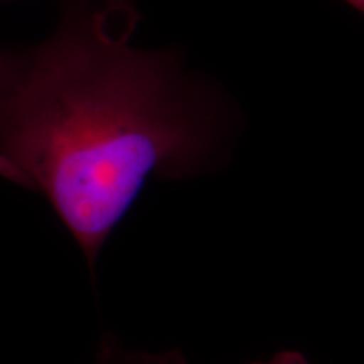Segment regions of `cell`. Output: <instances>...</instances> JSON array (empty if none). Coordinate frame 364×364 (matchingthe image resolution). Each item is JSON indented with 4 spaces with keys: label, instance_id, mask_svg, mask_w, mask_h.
<instances>
[{
    "label": "cell",
    "instance_id": "1",
    "mask_svg": "<svg viewBox=\"0 0 364 364\" xmlns=\"http://www.w3.org/2000/svg\"><path fill=\"white\" fill-rule=\"evenodd\" d=\"M135 24L75 0L0 81V157L48 198L90 270L149 179L206 174L230 147L213 95L172 54L132 49Z\"/></svg>",
    "mask_w": 364,
    "mask_h": 364
},
{
    "label": "cell",
    "instance_id": "2",
    "mask_svg": "<svg viewBox=\"0 0 364 364\" xmlns=\"http://www.w3.org/2000/svg\"><path fill=\"white\" fill-rule=\"evenodd\" d=\"M91 364H189L177 349L164 353L134 351L125 348L115 336H105Z\"/></svg>",
    "mask_w": 364,
    "mask_h": 364
},
{
    "label": "cell",
    "instance_id": "3",
    "mask_svg": "<svg viewBox=\"0 0 364 364\" xmlns=\"http://www.w3.org/2000/svg\"><path fill=\"white\" fill-rule=\"evenodd\" d=\"M14 56H16V54L0 53V81L6 78L9 70H11ZM0 177L9 179L11 182H14V184L24 186L26 188V182H24V179H22V176L19 174V172H17L16 167H14L12 164H9L6 159H2V157H0Z\"/></svg>",
    "mask_w": 364,
    "mask_h": 364
},
{
    "label": "cell",
    "instance_id": "4",
    "mask_svg": "<svg viewBox=\"0 0 364 364\" xmlns=\"http://www.w3.org/2000/svg\"><path fill=\"white\" fill-rule=\"evenodd\" d=\"M248 364H312L309 359L297 351H280L273 354L268 359H258V361Z\"/></svg>",
    "mask_w": 364,
    "mask_h": 364
},
{
    "label": "cell",
    "instance_id": "5",
    "mask_svg": "<svg viewBox=\"0 0 364 364\" xmlns=\"http://www.w3.org/2000/svg\"><path fill=\"white\" fill-rule=\"evenodd\" d=\"M103 4L107 7H110L112 11L122 14V16L136 17V12L134 6H132L130 0H103Z\"/></svg>",
    "mask_w": 364,
    "mask_h": 364
},
{
    "label": "cell",
    "instance_id": "6",
    "mask_svg": "<svg viewBox=\"0 0 364 364\" xmlns=\"http://www.w3.org/2000/svg\"><path fill=\"white\" fill-rule=\"evenodd\" d=\"M344 2H348L349 6H353L354 9H358L359 12L364 14V0H344Z\"/></svg>",
    "mask_w": 364,
    "mask_h": 364
}]
</instances>
